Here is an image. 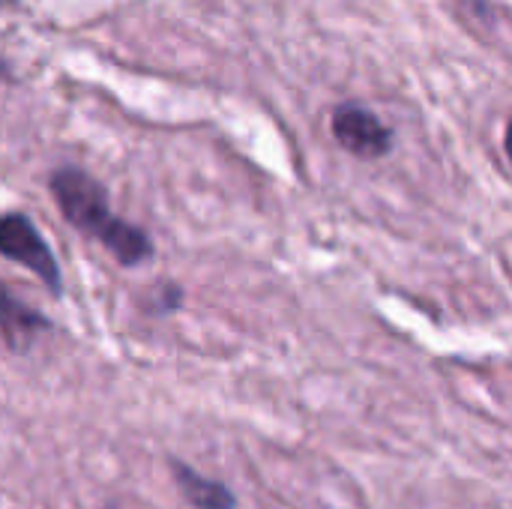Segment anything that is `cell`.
<instances>
[{"instance_id": "6da1fadb", "label": "cell", "mask_w": 512, "mask_h": 509, "mask_svg": "<svg viewBox=\"0 0 512 509\" xmlns=\"http://www.w3.org/2000/svg\"><path fill=\"white\" fill-rule=\"evenodd\" d=\"M48 186L66 222L81 234L96 237L123 267H138L153 258L150 237L138 225L111 213L108 192L96 177L66 165L51 174Z\"/></svg>"}, {"instance_id": "7a4b0ae2", "label": "cell", "mask_w": 512, "mask_h": 509, "mask_svg": "<svg viewBox=\"0 0 512 509\" xmlns=\"http://www.w3.org/2000/svg\"><path fill=\"white\" fill-rule=\"evenodd\" d=\"M0 255L21 264L33 276H39L51 294L63 291V276H60L57 258H54L51 246L45 243L42 231L33 225L30 216L0 213Z\"/></svg>"}, {"instance_id": "3957f363", "label": "cell", "mask_w": 512, "mask_h": 509, "mask_svg": "<svg viewBox=\"0 0 512 509\" xmlns=\"http://www.w3.org/2000/svg\"><path fill=\"white\" fill-rule=\"evenodd\" d=\"M330 126H333L336 141L348 153H354L360 159H378V156H387L390 153L393 132L366 105H354V102L339 105L333 111V123Z\"/></svg>"}, {"instance_id": "277c9868", "label": "cell", "mask_w": 512, "mask_h": 509, "mask_svg": "<svg viewBox=\"0 0 512 509\" xmlns=\"http://www.w3.org/2000/svg\"><path fill=\"white\" fill-rule=\"evenodd\" d=\"M42 330H51V321L0 285V336H3V342L12 351H27Z\"/></svg>"}, {"instance_id": "5b68a950", "label": "cell", "mask_w": 512, "mask_h": 509, "mask_svg": "<svg viewBox=\"0 0 512 509\" xmlns=\"http://www.w3.org/2000/svg\"><path fill=\"white\" fill-rule=\"evenodd\" d=\"M171 474H174V483H177V489L183 492V498H186L195 509L237 507V498H234V492H231L225 483L210 480V477H201V474H198L195 468H189L186 462L171 459Z\"/></svg>"}, {"instance_id": "8992f818", "label": "cell", "mask_w": 512, "mask_h": 509, "mask_svg": "<svg viewBox=\"0 0 512 509\" xmlns=\"http://www.w3.org/2000/svg\"><path fill=\"white\" fill-rule=\"evenodd\" d=\"M180 300H183V294H180L177 285H162V288L156 291L153 309H156V312H174V309L180 306Z\"/></svg>"}, {"instance_id": "52a82bcc", "label": "cell", "mask_w": 512, "mask_h": 509, "mask_svg": "<svg viewBox=\"0 0 512 509\" xmlns=\"http://www.w3.org/2000/svg\"><path fill=\"white\" fill-rule=\"evenodd\" d=\"M3 72H6V66H3V60H0V75H3Z\"/></svg>"}]
</instances>
